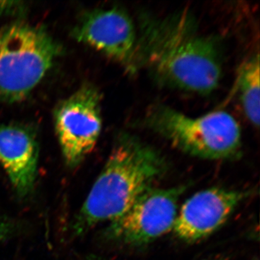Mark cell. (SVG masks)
<instances>
[{
  "instance_id": "ba28073f",
  "label": "cell",
  "mask_w": 260,
  "mask_h": 260,
  "mask_svg": "<svg viewBox=\"0 0 260 260\" xmlns=\"http://www.w3.org/2000/svg\"><path fill=\"white\" fill-rule=\"evenodd\" d=\"M249 195L221 187L198 191L181 205L172 231L185 242L202 240L218 231Z\"/></svg>"
},
{
  "instance_id": "8992f818",
  "label": "cell",
  "mask_w": 260,
  "mask_h": 260,
  "mask_svg": "<svg viewBox=\"0 0 260 260\" xmlns=\"http://www.w3.org/2000/svg\"><path fill=\"white\" fill-rule=\"evenodd\" d=\"M101 101L99 90L85 84L54 109V129L68 167L79 165L96 145L102 129Z\"/></svg>"
},
{
  "instance_id": "7c38bea8",
  "label": "cell",
  "mask_w": 260,
  "mask_h": 260,
  "mask_svg": "<svg viewBox=\"0 0 260 260\" xmlns=\"http://www.w3.org/2000/svg\"><path fill=\"white\" fill-rule=\"evenodd\" d=\"M104 260V259H103ZM213 260H225V259H213Z\"/></svg>"
},
{
  "instance_id": "52a82bcc",
  "label": "cell",
  "mask_w": 260,
  "mask_h": 260,
  "mask_svg": "<svg viewBox=\"0 0 260 260\" xmlns=\"http://www.w3.org/2000/svg\"><path fill=\"white\" fill-rule=\"evenodd\" d=\"M77 42L95 49L135 73L138 32L129 15L120 8L96 9L82 15L72 30Z\"/></svg>"
},
{
  "instance_id": "30bf717a",
  "label": "cell",
  "mask_w": 260,
  "mask_h": 260,
  "mask_svg": "<svg viewBox=\"0 0 260 260\" xmlns=\"http://www.w3.org/2000/svg\"><path fill=\"white\" fill-rule=\"evenodd\" d=\"M259 64L257 53L243 64L238 77V89L244 114L255 127L259 125Z\"/></svg>"
},
{
  "instance_id": "8fae6325",
  "label": "cell",
  "mask_w": 260,
  "mask_h": 260,
  "mask_svg": "<svg viewBox=\"0 0 260 260\" xmlns=\"http://www.w3.org/2000/svg\"><path fill=\"white\" fill-rule=\"evenodd\" d=\"M15 224L8 217L0 214V243L5 242L14 234Z\"/></svg>"
},
{
  "instance_id": "6da1fadb",
  "label": "cell",
  "mask_w": 260,
  "mask_h": 260,
  "mask_svg": "<svg viewBox=\"0 0 260 260\" xmlns=\"http://www.w3.org/2000/svg\"><path fill=\"white\" fill-rule=\"evenodd\" d=\"M137 44L138 70L170 88L206 95L222 77L221 52L213 37L200 32L189 12L164 18L143 14Z\"/></svg>"
},
{
  "instance_id": "9c48e42d",
  "label": "cell",
  "mask_w": 260,
  "mask_h": 260,
  "mask_svg": "<svg viewBox=\"0 0 260 260\" xmlns=\"http://www.w3.org/2000/svg\"><path fill=\"white\" fill-rule=\"evenodd\" d=\"M35 132L20 124H0V164L20 197L32 191L39 162Z\"/></svg>"
},
{
  "instance_id": "5b68a950",
  "label": "cell",
  "mask_w": 260,
  "mask_h": 260,
  "mask_svg": "<svg viewBox=\"0 0 260 260\" xmlns=\"http://www.w3.org/2000/svg\"><path fill=\"white\" fill-rule=\"evenodd\" d=\"M186 185L152 187L119 218L109 223L106 237L127 246L146 245L173 230L178 203Z\"/></svg>"
},
{
  "instance_id": "3957f363",
  "label": "cell",
  "mask_w": 260,
  "mask_h": 260,
  "mask_svg": "<svg viewBox=\"0 0 260 260\" xmlns=\"http://www.w3.org/2000/svg\"><path fill=\"white\" fill-rule=\"evenodd\" d=\"M145 126L186 154L208 160H233L242 154V135L232 114L217 111L191 117L156 104L145 116Z\"/></svg>"
},
{
  "instance_id": "7a4b0ae2",
  "label": "cell",
  "mask_w": 260,
  "mask_h": 260,
  "mask_svg": "<svg viewBox=\"0 0 260 260\" xmlns=\"http://www.w3.org/2000/svg\"><path fill=\"white\" fill-rule=\"evenodd\" d=\"M162 154L134 135L118 137L104 169L94 183L73 223L81 235L125 213L138 198L167 172Z\"/></svg>"
},
{
  "instance_id": "277c9868",
  "label": "cell",
  "mask_w": 260,
  "mask_h": 260,
  "mask_svg": "<svg viewBox=\"0 0 260 260\" xmlns=\"http://www.w3.org/2000/svg\"><path fill=\"white\" fill-rule=\"evenodd\" d=\"M62 52L41 26L14 21L0 29V101L14 104L28 96Z\"/></svg>"
}]
</instances>
